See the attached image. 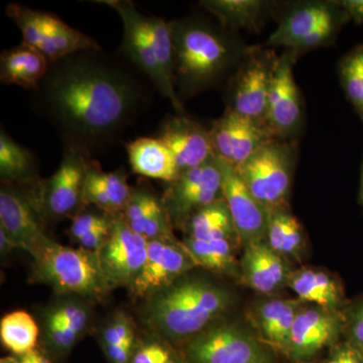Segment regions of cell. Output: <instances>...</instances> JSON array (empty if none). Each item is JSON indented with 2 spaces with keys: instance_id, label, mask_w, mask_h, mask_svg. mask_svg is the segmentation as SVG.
I'll return each instance as SVG.
<instances>
[{
  "instance_id": "52a82bcc",
  "label": "cell",
  "mask_w": 363,
  "mask_h": 363,
  "mask_svg": "<svg viewBox=\"0 0 363 363\" xmlns=\"http://www.w3.org/2000/svg\"><path fill=\"white\" fill-rule=\"evenodd\" d=\"M278 57L260 45L247 48L227 86L226 111L266 125L267 97Z\"/></svg>"
},
{
  "instance_id": "ba28073f",
  "label": "cell",
  "mask_w": 363,
  "mask_h": 363,
  "mask_svg": "<svg viewBox=\"0 0 363 363\" xmlns=\"http://www.w3.org/2000/svg\"><path fill=\"white\" fill-rule=\"evenodd\" d=\"M87 155L66 147L63 159L54 175L45 182H37L30 189V199L42 217L64 218L82 212L83 193L88 167Z\"/></svg>"
},
{
  "instance_id": "ffe728a7",
  "label": "cell",
  "mask_w": 363,
  "mask_h": 363,
  "mask_svg": "<svg viewBox=\"0 0 363 363\" xmlns=\"http://www.w3.org/2000/svg\"><path fill=\"white\" fill-rule=\"evenodd\" d=\"M290 262L274 252L266 241L243 247L240 281L262 295H272L288 286Z\"/></svg>"
},
{
  "instance_id": "f546056e",
  "label": "cell",
  "mask_w": 363,
  "mask_h": 363,
  "mask_svg": "<svg viewBox=\"0 0 363 363\" xmlns=\"http://www.w3.org/2000/svg\"><path fill=\"white\" fill-rule=\"evenodd\" d=\"M182 242L194 260L196 267L240 278V262L236 259L235 253V247L240 245L238 241L185 238Z\"/></svg>"
},
{
  "instance_id": "6da1fadb",
  "label": "cell",
  "mask_w": 363,
  "mask_h": 363,
  "mask_svg": "<svg viewBox=\"0 0 363 363\" xmlns=\"http://www.w3.org/2000/svg\"><path fill=\"white\" fill-rule=\"evenodd\" d=\"M138 72L125 57L83 50L50 62L30 102L66 147L89 157L111 145L149 106L152 92Z\"/></svg>"
},
{
  "instance_id": "4fadbf2b",
  "label": "cell",
  "mask_w": 363,
  "mask_h": 363,
  "mask_svg": "<svg viewBox=\"0 0 363 363\" xmlns=\"http://www.w3.org/2000/svg\"><path fill=\"white\" fill-rule=\"evenodd\" d=\"M101 4L113 9L123 20L124 57L152 81L178 113L183 114V101L177 94L175 84L169 80L157 61L156 52L140 23V13L135 4L128 0H106Z\"/></svg>"
},
{
  "instance_id": "8fae6325",
  "label": "cell",
  "mask_w": 363,
  "mask_h": 363,
  "mask_svg": "<svg viewBox=\"0 0 363 363\" xmlns=\"http://www.w3.org/2000/svg\"><path fill=\"white\" fill-rule=\"evenodd\" d=\"M297 57L285 50L274 66L264 123L278 140H295L304 123V104L293 73Z\"/></svg>"
},
{
  "instance_id": "277c9868",
  "label": "cell",
  "mask_w": 363,
  "mask_h": 363,
  "mask_svg": "<svg viewBox=\"0 0 363 363\" xmlns=\"http://www.w3.org/2000/svg\"><path fill=\"white\" fill-rule=\"evenodd\" d=\"M32 257L33 281L51 286L55 293L100 301L111 292L96 252L51 240Z\"/></svg>"
},
{
  "instance_id": "d4e9b609",
  "label": "cell",
  "mask_w": 363,
  "mask_h": 363,
  "mask_svg": "<svg viewBox=\"0 0 363 363\" xmlns=\"http://www.w3.org/2000/svg\"><path fill=\"white\" fill-rule=\"evenodd\" d=\"M133 188L119 172L106 173L94 161H90L86 175L83 204L96 206L104 213L114 216L123 213L130 201Z\"/></svg>"
},
{
  "instance_id": "9c48e42d",
  "label": "cell",
  "mask_w": 363,
  "mask_h": 363,
  "mask_svg": "<svg viewBox=\"0 0 363 363\" xmlns=\"http://www.w3.org/2000/svg\"><path fill=\"white\" fill-rule=\"evenodd\" d=\"M6 13L20 28L23 44L35 48L50 62L83 50L101 49L94 40L54 14L16 4L7 6Z\"/></svg>"
},
{
  "instance_id": "1f68e13d",
  "label": "cell",
  "mask_w": 363,
  "mask_h": 363,
  "mask_svg": "<svg viewBox=\"0 0 363 363\" xmlns=\"http://www.w3.org/2000/svg\"><path fill=\"white\" fill-rule=\"evenodd\" d=\"M0 177L6 185H28L38 182L35 157L4 130L0 135Z\"/></svg>"
},
{
  "instance_id": "7c38bea8",
  "label": "cell",
  "mask_w": 363,
  "mask_h": 363,
  "mask_svg": "<svg viewBox=\"0 0 363 363\" xmlns=\"http://www.w3.org/2000/svg\"><path fill=\"white\" fill-rule=\"evenodd\" d=\"M344 331L343 310L304 304L296 317L286 357L294 363L313 362L320 353L340 342Z\"/></svg>"
},
{
  "instance_id": "2e32d148",
  "label": "cell",
  "mask_w": 363,
  "mask_h": 363,
  "mask_svg": "<svg viewBox=\"0 0 363 363\" xmlns=\"http://www.w3.org/2000/svg\"><path fill=\"white\" fill-rule=\"evenodd\" d=\"M220 162L222 172V194L229 212L241 247L266 241L271 211L250 193L235 167Z\"/></svg>"
},
{
  "instance_id": "3957f363",
  "label": "cell",
  "mask_w": 363,
  "mask_h": 363,
  "mask_svg": "<svg viewBox=\"0 0 363 363\" xmlns=\"http://www.w3.org/2000/svg\"><path fill=\"white\" fill-rule=\"evenodd\" d=\"M177 94L191 97L238 67L247 48L228 30L202 18L172 21Z\"/></svg>"
},
{
  "instance_id": "ab89813d",
  "label": "cell",
  "mask_w": 363,
  "mask_h": 363,
  "mask_svg": "<svg viewBox=\"0 0 363 363\" xmlns=\"http://www.w3.org/2000/svg\"><path fill=\"white\" fill-rule=\"evenodd\" d=\"M345 331L344 341L353 348L363 360V297L344 307Z\"/></svg>"
},
{
  "instance_id": "f1b7e54d",
  "label": "cell",
  "mask_w": 363,
  "mask_h": 363,
  "mask_svg": "<svg viewBox=\"0 0 363 363\" xmlns=\"http://www.w3.org/2000/svg\"><path fill=\"white\" fill-rule=\"evenodd\" d=\"M266 242L289 262L302 259L305 250L304 229L289 206L272 210Z\"/></svg>"
},
{
  "instance_id": "603a6c76",
  "label": "cell",
  "mask_w": 363,
  "mask_h": 363,
  "mask_svg": "<svg viewBox=\"0 0 363 363\" xmlns=\"http://www.w3.org/2000/svg\"><path fill=\"white\" fill-rule=\"evenodd\" d=\"M339 9L337 1H305L296 4L286 11L266 45L295 49Z\"/></svg>"
},
{
  "instance_id": "30bf717a",
  "label": "cell",
  "mask_w": 363,
  "mask_h": 363,
  "mask_svg": "<svg viewBox=\"0 0 363 363\" xmlns=\"http://www.w3.org/2000/svg\"><path fill=\"white\" fill-rule=\"evenodd\" d=\"M222 198L220 162L214 156L201 166L182 172L169 183L162 201L173 226L185 228L196 212Z\"/></svg>"
},
{
  "instance_id": "60d3db41",
  "label": "cell",
  "mask_w": 363,
  "mask_h": 363,
  "mask_svg": "<svg viewBox=\"0 0 363 363\" xmlns=\"http://www.w3.org/2000/svg\"><path fill=\"white\" fill-rule=\"evenodd\" d=\"M112 216L106 213H96V212H81L74 217L69 234L72 240L77 242L86 234L105 228L111 225Z\"/></svg>"
},
{
  "instance_id": "d590c367",
  "label": "cell",
  "mask_w": 363,
  "mask_h": 363,
  "mask_svg": "<svg viewBox=\"0 0 363 363\" xmlns=\"http://www.w3.org/2000/svg\"><path fill=\"white\" fill-rule=\"evenodd\" d=\"M45 317L65 325L82 336L89 325L90 310L82 301L70 298L52 306L45 313Z\"/></svg>"
},
{
  "instance_id": "e0dca14e",
  "label": "cell",
  "mask_w": 363,
  "mask_h": 363,
  "mask_svg": "<svg viewBox=\"0 0 363 363\" xmlns=\"http://www.w3.org/2000/svg\"><path fill=\"white\" fill-rule=\"evenodd\" d=\"M209 131L215 156L235 168L262 145L274 140L264 123L230 111L216 119Z\"/></svg>"
},
{
  "instance_id": "f35d334b",
  "label": "cell",
  "mask_w": 363,
  "mask_h": 363,
  "mask_svg": "<svg viewBox=\"0 0 363 363\" xmlns=\"http://www.w3.org/2000/svg\"><path fill=\"white\" fill-rule=\"evenodd\" d=\"M43 337L48 350H51L55 354L63 355L70 352L82 336L71 330L65 325L44 317Z\"/></svg>"
},
{
  "instance_id": "d6986e66",
  "label": "cell",
  "mask_w": 363,
  "mask_h": 363,
  "mask_svg": "<svg viewBox=\"0 0 363 363\" xmlns=\"http://www.w3.org/2000/svg\"><path fill=\"white\" fill-rule=\"evenodd\" d=\"M157 138L171 150L181 173L201 166L215 156L210 131L182 114L164 121Z\"/></svg>"
},
{
  "instance_id": "7a4b0ae2",
  "label": "cell",
  "mask_w": 363,
  "mask_h": 363,
  "mask_svg": "<svg viewBox=\"0 0 363 363\" xmlns=\"http://www.w3.org/2000/svg\"><path fill=\"white\" fill-rule=\"evenodd\" d=\"M233 304V294L214 281L179 279L147 298L143 319L160 338L184 345L216 324Z\"/></svg>"
},
{
  "instance_id": "e575fe53",
  "label": "cell",
  "mask_w": 363,
  "mask_h": 363,
  "mask_svg": "<svg viewBox=\"0 0 363 363\" xmlns=\"http://www.w3.org/2000/svg\"><path fill=\"white\" fill-rule=\"evenodd\" d=\"M338 75L346 97L363 121V44L340 60Z\"/></svg>"
},
{
  "instance_id": "5bb4252c",
  "label": "cell",
  "mask_w": 363,
  "mask_h": 363,
  "mask_svg": "<svg viewBox=\"0 0 363 363\" xmlns=\"http://www.w3.org/2000/svg\"><path fill=\"white\" fill-rule=\"evenodd\" d=\"M147 253V240L131 230L123 214L112 216L111 233L97 252L111 288L130 289L145 266Z\"/></svg>"
},
{
  "instance_id": "f6af8a7d",
  "label": "cell",
  "mask_w": 363,
  "mask_h": 363,
  "mask_svg": "<svg viewBox=\"0 0 363 363\" xmlns=\"http://www.w3.org/2000/svg\"><path fill=\"white\" fill-rule=\"evenodd\" d=\"M14 248H18V245L9 238V234L4 231V229L0 227V252H1V255H6Z\"/></svg>"
},
{
  "instance_id": "7402d4cb",
  "label": "cell",
  "mask_w": 363,
  "mask_h": 363,
  "mask_svg": "<svg viewBox=\"0 0 363 363\" xmlns=\"http://www.w3.org/2000/svg\"><path fill=\"white\" fill-rule=\"evenodd\" d=\"M121 214L131 230L147 241L176 238L162 198L147 189L133 188L130 201Z\"/></svg>"
},
{
  "instance_id": "bcb514c9",
  "label": "cell",
  "mask_w": 363,
  "mask_h": 363,
  "mask_svg": "<svg viewBox=\"0 0 363 363\" xmlns=\"http://www.w3.org/2000/svg\"><path fill=\"white\" fill-rule=\"evenodd\" d=\"M359 202L363 208V164L362 172V180H360V188H359Z\"/></svg>"
},
{
  "instance_id": "b9f144b4",
  "label": "cell",
  "mask_w": 363,
  "mask_h": 363,
  "mask_svg": "<svg viewBox=\"0 0 363 363\" xmlns=\"http://www.w3.org/2000/svg\"><path fill=\"white\" fill-rule=\"evenodd\" d=\"M324 363H363V360L357 351L343 340L331 348L328 359Z\"/></svg>"
},
{
  "instance_id": "c3c4849f",
  "label": "cell",
  "mask_w": 363,
  "mask_h": 363,
  "mask_svg": "<svg viewBox=\"0 0 363 363\" xmlns=\"http://www.w3.org/2000/svg\"><path fill=\"white\" fill-rule=\"evenodd\" d=\"M307 363H317V362H307ZM323 363H324V362H323Z\"/></svg>"
},
{
  "instance_id": "d6a6232c",
  "label": "cell",
  "mask_w": 363,
  "mask_h": 363,
  "mask_svg": "<svg viewBox=\"0 0 363 363\" xmlns=\"http://www.w3.org/2000/svg\"><path fill=\"white\" fill-rule=\"evenodd\" d=\"M39 335L37 322L23 310L9 313L0 321L1 342L16 357L35 350Z\"/></svg>"
},
{
  "instance_id": "8992f818",
  "label": "cell",
  "mask_w": 363,
  "mask_h": 363,
  "mask_svg": "<svg viewBox=\"0 0 363 363\" xmlns=\"http://www.w3.org/2000/svg\"><path fill=\"white\" fill-rule=\"evenodd\" d=\"M183 363H277L271 348L233 323H216L184 344Z\"/></svg>"
},
{
  "instance_id": "7dc6e473",
  "label": "cell",
  "mask_w": 363,
  "mask_h": 363,
  "mask_svg": "<svg viewBox=\"0 0 363 363\" xmlns=\"http://www.w3.org/2000/svg\"><path fill=\"white\" fill-rule=\"evenodd\" d=\"M0 363H18V360H16V357H4L0 360Z\"/></svg>"
},
{
  "instance_id": "836d02e7",
  "label": "cell",
  "mask_w": 363,
  "mask_h": 363,
  "mask_svg": "<svg viewBox=\"0 0 363 363\" xmlns=\"http://www.w3.org/2000/svg\"><path fill=\"white\" fill-rule=\"evenodd\" d=\"M140 23L152 49L156 52L157 61L169 81L175 84L174 77V40L172 21H166L155 16H145L140 13ZM176 87V86H175Z\"/></svg>"
},
{
  "instance_id": "8d00e7d4",
  "label": "cell",
  "mask_w": 363,
  "mask_h": 363,
  "mask_svg": "<svg viewBox=\"0 0 363 363\" xmlns=\"http://www.w3.org/2000/svg\"><path fill=\"white\" fill-rule=\"evenodd\" d=\"M135 344L138 342L133 322L124 313H116L100 334L102 350Z\"/></svg>"
},
{
  "instance_id": "ac0fdd59",
  "label": "cell",
  "mask_w": 363,
  "mask_h": 363,
  "mask_svg": "<svg viewBox=\"0 0 363 363\" xmlns=\"http://www.w3.org/2000/svg\"><path fill=\"white\" fill-rule=\"evenodd\" d=\"M40 218L28 193L4 184L0 191V227L18 248L32 257L51 240L45 233Z\"/></svg>"
},
{
  "instance_id": "7bdbcfd3",
  "label": "cell",
  "mask_w": 363,
  "mask_h": 363,
  "mask_svg": "<svg viewBox=\"0 0 363 363\" xmlns=\"http://www.w3.org/2000/svg\"><path fill=\"white\" fill-rule=\"evenodd\" d=\"M338 4L347 13L350 20L357 25H363V0H342Z\"/></svg>"
},
{
  "instance_id": "44dd1931",
  "label": "cell",
  "mask_w": 363,
  "mask_h": 363,
  "mask_svg": "<svg viewBox=\"0 0 363 363\" xmlns=\"http://www.w3.org/2000/svg\"><path fill=\"white\" fill-rule=\"evenodd\" d=\"M304 304L298 298H274L255 306L250 321L257 338L274 352L286 357L296 317Z\"/></svg>"
},
{
  "instance_id": "74e56055",
  "label": "cell",
  "mask_w": 363,
  "mask_h": 363,
  "mask_svg": "<svg viewBox=\"0 0 363 363\" xmlns=\"http://www.w3.org/2000/svg\"><path fill=\"white\" fill-rule=\"evenodd\" d=\"M131 363H183L181 354L162 338L138 343Z\"/></svg>"
},
{
  "instance_id": "484cf974",
  "label": "cell",
  "mask_w": 363,
  "mask_h": 363,
  "mask_svg": "<svg viewBox=\"0 0 363 363\" xmlns=\"http://www.w3.org/2000/svg\"><path fill=\"white\" fill-rule=\"evenodd\" d=\"M131 169L138 175L172 183L181 172L175 157L160 138H140L126 145Z\"/></svg>"
},
{
  "instance_id": "83f0119b",
  "label": "cell",
  "mask_w": 363,
  "mask_h": 363,
  "mask_svg": "<svg viewBox=\"0 0 363 363\" xmlns=\"http://www.w3.org/2000/svg\"><path fill=\"white\" fill-rule=\"evenodd\" d=\"M225 30L259 32L272 4L262 0H205L200 2Z\"/></svg>"
},
{
  "instance_id": "ee69618b",
  "label": "cell",
  "mask_w": 363,
  "mask_h": 363,
  "mask_svg": "<svg viewBox=\"0 0 363 363\" xmlns=\"http://www.w3.org/2000/svg\"><path fill=\"white\" fill-rule=\"evenodd\" d=\"M16 358L18 363H52V360H50L44 353L40 352L37 348L26 354L16 357Z\"/></svg>"
},
{
  "instance_id": "4316f807",
  "label": "cell",
  "mask_w": 363,
  "mask_h": 363,
  "mask_svg": "<svg viewBox=\"0 0 363 363\" xmlns=\"http://www.w3.org/2000/svg\"><path fill=\"white\" fill-rule=\"evenodd\" d=\"M50 61L30 45L21 43L14 49L2 52L0 57V80L9 85L33 90L47 74Z\"/></svg>"
},
{
  "instance_id": "9a60e30c",
  "label": "cell",
  "mask_w": 363,
  "mask_h": 363,
  "mask_svg": "<svg viewBox=\"0 0 363 363\" xmlns=\"http://www.w3.org/2000/svg\"><path fill=\"white\" fill-rule=\"evenodd\" d=\"M194 267V260L177 238L147 241L145 266L128 290L133 298L147 300Z\"/></svg>"
},
{
  "instance_id": "cb8c5ba5",
  "label": "cell",
  "mask_w": 363,
  "mask_h": 363,
  "mask_svg": "<svg viewBox=\"0 0 363 363\" xmlns=\"http://www.w3.org/2000/svg\"><path fill=\"white\" fill-rule=\"evenodd\" d=\"M288 288L305 304L330 310H343L347 305L342 284L331 272L321 269L303 267L293 271Z\"/></svg>"
},
{
  "instance_id": "4dcf8cb0",
  "label": "cell",
  "mask_w": 363,
  "mask_h": 363,
  "mask_svg": "<svg viewBox=\"0 0 363 363\" xmlns=\"http://www.w3.org/2000/svg\"><path fill=\"white\" fill-rule=\"evenodd\" d=\"M184 230L187 234L186 238L198 240H233L240 243L233 217L223 198L196 212L186 224Z\"/></svg>"
},
{
  "instance_id": "5b68a950",
  "label": "cell",
  "mask_w": 363,
  "mask_h": 363,
  "mask_svg": "<svg viewBox=\"0 0 363 363\" xmlns=\"http://www.w3.org/2000/svg\"><path fill=\"white\" fill-rule=\"evenodd\" d=\"M297 157L295 140L274 138L236 169L255 199L272 211L289 206Z\"/></svg>"
}]
</instances>
